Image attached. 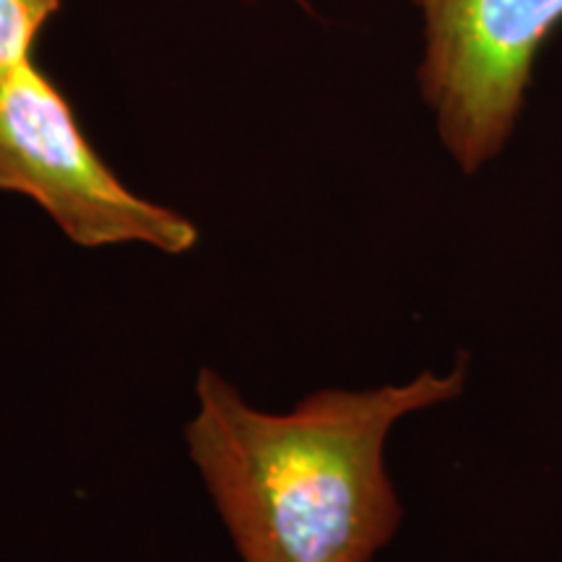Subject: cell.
I'll use <instances>...</instances> for the list:
<instances>
[{
	"instance_id": "4",
	"label": "cell",
	"mask_w": 562,
	"mask_h": 562,
	"mask_svg": "<svg viewBox=\"0 0 562 562\" xmlns=\"http://www.w3.org/2000/svg\"><path fill=\"white\" fill-rule=\"evenodd\" d=\"M60 9L63 0H0V81L34 60L42 30Z\"/></svg>"
},
{
	"instance_id": "1",
	"label": "cell",
	"mask_w": 562,
	"mask_h": 562,
	"mask_svg": "<svg viewBox=\"0 0 562 562\" xmlns=\"http://www.w3.org/2000/svg\"><path fill=\"white\" fill-rule=\"evenodd\" d=\"M467 383L461 355L446 372L318 391L290 414H271L201 368L188 453L243 562H375L404 516L385 469L391 430L453 404Z\"/></svg>"
},
{
	"instance_id": "2",
	"label": "cell",
	"mask_w": 562,
	"mask_h": 562,
	"mask_svg": "<svg viewBox=\"0 0 562 562\" xmlns=\"http://www.w3.org/2000/svg\"><path fill=\"white\" fill-rule=\"evenodd\" d=\"M0 193L37 203L81 248L146 245L186 256L201 240L186 214L131 191L110 170L37 60L0 81Z\"/></svg>"
},
{
	"instance_id": "5",
	"label": "cell",
	"mask_w": 562,
	"mask_h": 562,
	"mask_svg": "<svg viewBox=\"0 0 562 562\" xmlns=\"http://www.w3.org/2000/svg\"><path fill=\"white\" fill-rule=\"evenodd\" d=\"M237 3H256V0H237Z\"/></svg>"
},
{
	"instance_id": "3",
	"label": "cell",
	"mask_w": 562,
	"mask_h": 562,
	"mask_svg": "<svg viewBox=\"0 0 562 562\" xmlns=\"http://www.w3.org/2000/svg\"><path fill=\"white\" fill-rule=\"evenodd\" d=\"M422 21L417 89L461 175L503 157L562 0H409Z\"/></svg>"
}]
</instances>
